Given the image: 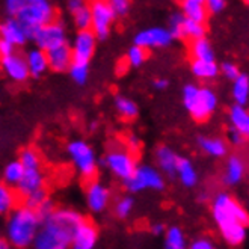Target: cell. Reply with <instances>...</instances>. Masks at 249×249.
Masks as SVG:
<instances>
[{"label": "cell", "instance_id": "52", "mask_svg": "<svg viewBox=\"0 0 249 249\" xmlns=\"http://www.w3.org/2000/svg\"><path fill=\"white\" fill-rule=\"evenodd\" d=\"M153 86L156 88L157 91H163L165 88H168V80L166 79H156L153 82Z\"/></svg>", "mask_w": 249, "mask_h": 249}, {"label": "cell", "instance_id": "14", "mask_svg": "<svg viewBox=\"0 0 249 249\" xmlns=\"http://www.w3.org/2000/svg\"><path fill=\"white\" fill-rule=\"evenodd\" d=\"M0 35L2 39H6L16 47H23L24 44L29 41V35L23 24L18 21L17 17H8L2 26H0Z\"/></svg>", "mask_w": 249, "mask_h": 249}, {"label": "cell", "instance_id": "16", "mask_svg": "<svg viewBox=\"0 0 249 249\" xmlns=\"http://www.w3.org/2000/svg\"><path fill=\"white\" fill-rule=\"evenodd\" d=\"M49 56V65L50 70L54 72H64L68 71L72 61H74V56H72V47L68 46V42L62 44L59 47H54L47 52Z\"/></svg>", "mask_w": 249, "mask_h": 249}, {"label": "cell", "instance_id": "36", "mask_svg": "<svg viewBox=\"0 0 249 249\" xmlns=\"http://www.w3.org/2000/svg\"><path fill=\"white\" fill-rule=\"evenodd\" d=\"M204 35H206V26H204V23H198V21L186 18V23H184V39L194 41V39L204 38Z\"/></svg>", "mask_w": 249, "mask_h": 249}, {"label": "cell", "instance_id": "38", "mask_svg": "<svg viewBox=\"0 0 249 249\" xmlns=\"http://www.w3.org/2000/svg\"><path fill=\"white\" fill-rule=\"evenodd\" d=\"M20 160L26 169H39L41 168L39 154L34 148H24L20 153Z\"/></svg>", "mask_w": 249, "mask_h": 249}, {"label": "cell", "instance_id": "37", "mask_svg": "<svg viewBox=\"0 0 249 249\" xmlns=\"http://www.w3.org/2000/svg\"><path fill=\"white\" fill-rule=\"evenodd\" d=\"M184 23H186V17H184L183 12L181 14L175 12V14H172V16H171L168 29L171 31V34L174 35V38L184 39Z\"/></svg>", "mask_w": 249, "mask_h": 249}, {"label": "cell", "instance_id": "32", "mask_svg": "<svg viewBox=\"0 0 249 249\" xmlns=\"http://www.w3.org/2000/svg\"><path fill=\"white\" fill-rule=\"evenodd\" d=\"M165 249H187L184 234L178 227H171L166 231Z\"/></svg>", "mask_w": 249, "mask_h": 249}, {"label": "cell", "instance_id": "3", "mask_svg": "<svg viewBox=\"0 0 249 249\" xmlns=\"http://www.w3.org/2000/svg\"><path fill=\"white\" fill-rule=\"evenodd\" d=\"M183 103L184 107L198 123H204L210 118L217 106V97L209 86L186 85L183 88Z\"/></svg>", "mask_w": 249, "mask_h": 249}, {"label": "cell", "instance_id": "31", "mask_svg": "<svg viewBox=\"0 0 249 249\" xmlns=\"http://www.w3.org/2000/svg\"><path fill=\"white\" fill-rule=\"evenodd\" d=\"M113 105H115L116 112L125 120H135L138 116V105L133 100L125 98L123 95H116L113 100Z\"/></svg>", "mask_w": 249, "mask_h": 249}, {"label": "cell", "instance_id": "50", "mask_svg": "<svg viewBox=\"0 0 249 249\" xmlns=\"http://www.w3.org/2000/svg\"><path fill=\"white\" fill-rule=\"evenodd\" d=\"M127 148H128L131 153L139 151V148H141V139H139L138 136H135V135H130V136L127 138Z\"/></svg>", "mask_w": 249, "mask_h": 249}, {"label": "cell", "instance_id": "27", "mask_svg": "<svg viewBox=\"0 0 249 249\" xmlns=\"http://www.w3.org/2000/svg\"><path fill=\"white\" fill-rule=\"evenodd\" d=\"M177 174H178L180 181H181L186 187H194V186L198 183V174H196V171H195L192 162H190L189 159L180 157Z\"/></svg>", "mask_w": 249, "mask_h": 249}, {"label": "cell", "instance_id": "25", "mask_svg": "<svg viewBox=\"0 0 249 249\" xmlns=\"http://www.w3.org/2000/svg\"><path fill=\"white\" fill-rule=\"evenodd\" d=\"M245 175V163L242 162V159L237 156H231L227 162V168L224 172V183L234 186L239 181H242Z\"/></svg>", "mask_w": 249, "mask_h": 249}, {"label": "cell", "instance_id": "17", "mask_svg": "<svg viewBox=\"0 0 249 249\" xmlns=\"http://www.w3.org/2000/svg\"><path fill=\"white\" fill-rule=\"evenodd\" d=\"M97 239H98L97 227L91 221L85 219L74 234L71 248L72 249H94Z\"/></svg>", "mask_w": 249, "mask_h": 249}, {"label": "cell", "instance_id": "45", "mask_svg": "<svg viewBox=\"0 0 249 249\" xmlns=\"http://www.w3.org/2000/svg\"><path fill=\"white\" fill-rule=\"evenodd\" d=\"M221 72L228 80H236L240 76L239 67L236 64H232V62H224L221 65Z\"/></svg>", "mask_w": 249, "mask_h": 249}, {"label": "cell", "instance_id": "5", "mask_svg": "<svg viewBox=\"0 0 249 249\" xmlns=\"http://www.w3.org/2000/svg\"><path fill=\"white\" fill-rule=\"evenodd\" d=\"M212 213L217 225L237 221L243 225H249V213L234 201L228 194H217L212 202Z\"/></svg>", "mask_w": 249, "mask_h": 249}, {"label": "cell", "instance_id": "46", "mask_svg": "<svg viewBox=\"0 0 249 249\" xmlns=\"http://www.w3.org/2000/svg\"><path fill=\"white\" fill-rule=\"evenodd\" d=\"M210 14H219L222 12L227 6V0H204Z\"/></svg>", "mask_w": 249, "mask_h": 249}, {"label": "cell", "instance_id": "56", "mask_svg": "<svg viewBox=\"0 0 249 249\" xmlns=\"http://www.w3.org/2000/svg\"><path fill=\"white\" fill-rule=\"evenodd\" d=\"M201 2H204V0H201Z\"/></svg>", "mask_w": 249, "mask_h": 249}, {"label": "cell", "instance_id": "48", "mask_svg": "<svg viewBox=\"0 0 249 249\" xmlns=\"http://www.w3.org/2000/svg\"><path fill=\"white\" fill-rule=\"evenodd\" d=\"M228 139H230V142H231L232 145H236V146H237V145H242V143L245 142L246 138L240 133V131H237L236 128H232V127H231V128H230V133H228Z\"/></svg>", "mask_w": 249, "mask_h": 249}, {"label": "cell", "instance_id": "4", "mask_svg": "<svg viewBox=\"0 0 249 249\" xmlns=\"http://www.w3.org/2000/svg\"><path fill=\"white\" fill-rule=\"evenodd\" d=\"M54 17H56L54 8L52 6L49 0H27L26 6L17 16L18 21L26 29L29 39H34L38 29L56 20Z\"/></svg>", "mask_w": 249, "mask_h": 249}, {"label": "cell", "instance_id": "35", "mask_svg": "<svg viewBox=\"0 0 249 249\" xmlns=\"http://www.w3.org/2000/svg\"><path fill=\"white\" fill-rule=\"evenodd\" d=\"M68 71H70L71 79L74 80L77 85H85L88 77H89V64L72 61V64H71Z\"/></svg>", "mask_w": 249, "mask_h": 249}, {"label": "cell", "instance_id": "49", "mask_svg": "<svg viewBox=\"0 0 249 249\" xmlns=\"http://www.w3.org/2000/svg\"><path fill=\"white\" fill-rule=\"evenodd\" d=\"M14 50H16V46H12V44L8 42L6 39H0V54H2V57L16 53Z\"/></svg>", "mask_w": 249, "mask_h": 249}, {"label": "cell", "instance_id": "9", "mask_svg": "<svg viewBox=\"0 0 249 249\" xmlns=\"http://www.w3.org/2000/svg\"><path fill=\"white\" fill-rule=\"evenodd\" d=\"M35 46L42 50H52L67 42V29L61 20H53L38 29L34 39Z\"/></svg>", "mask_w": 249, "mask_h": 249}, {"label": "cell", "instance_id": "33", "mask_svg": "<svg viewBox=\"0 0 249 249\" xmlns=\"http://www.w3.org/2000/svg\"><path fill=\"white\" fill-rule=\"evenodd\" d=\"M17 195L18 194H14L6 184L0 186V212L3 214L17 209Z\"/></svg>", "mask_w": 249, "mask_h": 249}, {"label": "cell", "instance_id": "40", "mask_svg": "<svg viewBox=\"0 0 249 249\" xmlns=\"http://www.w3.org/2000/svg\"><path fill=\"white\" fill-rule=\"evenodd\" d=\"M146 59V49L141 47V46H135L130 47L127 52V62L131 67H141Z\"/></svg>", "mask_w": 249, "mask_h": 249}, {"label": "cell", "instance_id": "24", "mask_svg": "<svg viewBox=\"0 0 249 249\" xmlns=\"http://www.w3.org/2000/svg\"><path fill=\"white\" fill-rule=\"evenodd\" d=\"M230 121H231L232 128L240 131L245 138H249V112L245 109V106L237 105V103L234 106H231Z\"/></svg>", "mask_w": 249, "mask_h": 249}, {"label": "cell", "instance_id": "51", "mask_svg": "<svg viewBox=\"0 0 249 249\" xmlns=\"http://www.w3.org/2000/svg\"><path fill=\"white\" fill-rule=\"evenodd\" d=\"M189 249H214V246L206 239H199V240H196V242H194L192 245H190Z\"/></svg>", "mask_w": 249, "mask_h": 249}, {"label": "cell", "instance_id": "18", "mask_svg": "<svg viewBox=\"0 0 249 249\" xmlns=\"http://www.w3.org/2000/svg\"><path fill=\"white\" fill-rule=\"evenodd\" d=\"M44 187V175L41 169H26L23 178L16 186V190L20 198H26L27 195L34 194L35 190Z\"/></svg>", "mask_w": 249, "mask_h": 249}, {"label": "cell", "instance_id": "19", "mask_svg": "<svg viewBox=\"0 0 249 249\" xmlns=\"http://www.w3.org/2000/svg\"><path fill=\"white\" fill-rule=\"evenodd\" d=\"M156 160L165 174H168L171 178H174L177 175V169H178V162L180 157L175 154L169 146L166 145H160L156 150Z\"/></svg>", "mask_w": 249, "mask_h": 249}, {"label": "cell", "instance_id": "21", "mask_svg": "<svg viewBox=\"0 0 249 249\" xmlns=\"http://www.w3.org/2000/svg\"><path fill=\"white\" fill-rule=\"evenodd\" d=\"M217 227L221 230L222 237L225 239V242L228 245L239 246L240 243H243V240L246 237V225H243L237 221H231V222H225Z\"/></svg>", "mask_w": 249, "mask_h": 249}, {"label": "cell", "instance_id": "34", "mask_svg": "<svg viewBox=\"0 0 249 249\" xmlns=\"http://www.w3.org/2000/svg\"><path fill=\"white\" fill-rule=\"evenodd\" d=\"M72 20H74V26L77 27V31H88V29H92V12H91L89 5L83 6L82 9L72 14Z\"/></svg>", "mask_w": 249, "mask_h": 249}, {"label": "cell", "instance_id": "8", "mask_svg": "<svg viewBox=\"0 0 249 249\" xmlns=\"http://www.w3.org/2000/svg\"><path fill=\"white\" fill-rule=\"evenodd\" d=\"M103 163L115 177L121 178L123 181L127 180L128 177H131L138 168L135 153H131L128 148L127 150L116 148V150L109 151L103 160Z\"/></svg>", "mask_w": 249, "mask_h": 249}, {"label": "cell", "instance_id": "7", "mask_svg": "<svg viewBox=\"0 0 249 249\" xmlns=\"http://www.w3.org/2000/svg\"><path fill=\"white\" fill-rule=\"evenodd\" d=\"M124 187L128 192H141L145 189H154V190H162L165 187L163 177L160 172L151 166H138L131 177L123 181Z\"/></svg>", "mask_w": 249, "mask_h": 249}, {"label": "cell", "instance_id": "44", "mask_svg": "<svg viewBox=\"0 0 249 249\" xmlns=\"http://www.w3.org/2000/svg\"><path fill=\"white\" fill-rule=\"evenodd\" d=\"M56 210V207H54V204H53V201L52 199H46L44 201L41 206L36 209V213H38V216H39V219H41V224L46 221V219L50 216V214H53V212Z\"/></svg>", "mask_w": 249, "mask_h": 249}, {"label": "cell", "instance_id": "47", "mask_svg": "<svg viewBox=\"0 0 249 249\" xmlns=\"http://www.w3.org/2000/svg\"><path fill=\"white\" fill-rule=\"evenodd\" d=\"M86 5H89V2H88V0H67V9L71 12V16L76 11H79L83 6H86Z\"/></svg>", "mask_w": 249, "mask_h": 249}, {"label": "cell", "instance_id": "22", "mask_svg": "<svg viewBox=\"0 0 249 249\" xmlns=\"http://www.w3.org/2000/svg\"><path fill=\"white\" fill-rule=\"evenodd\" d=\"M181 11L184 17L198 23H206L209 17V9L201 0H181Z\"/></svg>", "mask_w": 249, "mask_h": 249}, {"label": "cell", "instance_id": "42", "mask_svg": "<svg viewBox=\"0 0 249 249\" xmlns=\"http://www.w3.org/2000/svg\"><path fill=\"white\" fill-rule=\"evenodd\" d=\"M116 17H125L130 11V0H107Z\"/></svg>", "mask_w": 249, "mask_h": 249}, {"label": "cell", "instance_id": "15", "mask_svg": "<svg viewBox=\"0 0 249 249\" xmlns=\"http://www.w3.org/2000/svg\"><path fill=\"white\" fill-rule=\"evenodd\" d=\"M109 199H110V192L105 184H101L98 181H91L88 184L86 201H88V207H89L91 212H94V213L103 212L107 207Z\"/></svg>", "mask_w": 249, "mask_h": 249}, {"label": "cell", "instance_id": "41", "mask_svg": "<svg viewBox=\"0 0 249 249\" xmlns=\"http://www.w3.org/2000/svg\"><path fill=\"white\" fill-rule=\"evenodd\" d=\"M133 199H131L130 196H123L118 199V202L115 204V207H113V212L116 214V217H120V219H125L131 210H133Z\"/></svg>", "mask_w": 249, "mask_h": 249}, {"label": "cell", "instance_id": "13", "mask_svg": "<svg viewBox=\"0 0 249 249\" xmlns=\"http://www.w3.org/2000/svg\"><path fill=\"white\" fill-rule=\"evenodd\" d=\"M2 68H3L5 76L16 83H23L29 79V76H31L26 56H21L18 53L3 56L2 57Z\"/></svg>", "mask_w": 249, "mask_h": 249}, {"label": "cell", "instance_id": "6", "mask_svg": "<svg viewBox=\"0 0 249 249\" xmlns=\"http://www.w3.org/2000/svg\"><path fill=\"white\" fill-rule=\"evenodd\" d=\"M68 156L85 180H94L97 175V157L94 150L85 141H71L67 146Z\"/></svg>", "mask_w": 249, "mask_h": 249}, {"label": "cell", "instance_id": "28", "mask_svg": "<svg viewBox=\"0 0 249 249\" xmlns=\"http://www.w3.org/2000/svg\"><path fill=\"white\" fill-rule=\"evenodd\" d=\"M190 54L194 59H204V61H214V52L212 44L206 38L194 39L190 42Z\"/></svg>", "mask_w": 249, "mask_h": 249}, {"label": "cell", "instance_id": "26", "mask_svg": "<svg viewBox=\"0 0 249 249\" xmlns=\"http://www.w3.org/2000/svg\"><path fill=\"white\" fill-rule=\"evenodd\" d=\"M199 148L213 157H224L228 151V146L224 139L221 138H207V136H199L198 138Z\"/></svg>", "mask_w": 249, "mask_h": 249}, {"label": "cell", "instance_id": "30", "mask_svg": "<svg viewBox=\"0 0 249 249\" xmlns=\"http://www.w3.org/2000/svg\"><path fill=\"white\" fill-rule=\"evenodd\" d=\"M232 98L237 105L245 106L249 100V77L246 74H242L232 80Z\"/></svg>", "mask_w": 249, "mask_h": 249}, {"label": "cell", "instance_id": "11", "mask_svg": "<svg viewBox=\"0 0 249 249\" xmlns=\"http://www.w3.org/2000/svg\"><path fill=\"white\" fill-rule=\"evenodd\" d=\"M174 41V35L166 27H148L138 32L135 36V44L143 49H162L168 47Z\"/></svg>", "mask_w": 249, "mask_h": 249}, {"label": "cell", "instance_id": "12", "mask_svg": "<svg viewBox=\"0 0 249 249\" xmlns=\"http://www.w3.org/2000/svg\"><path fill=\"white\" fill-rule=\"evenodd\" d=\"M97 35L94 34L92 29L88 31H79L77 35L72 41V56H74L76 62H85L89 64L92 59L94 52H95V44H97Z\"/></svg>", "mask_w": 249, "mask_h": 249}, {"label": "cell", "instance_id": "23", "mask_svg": "<svg viewBox=\"0 0 249 249\" xmlns=\"http://www.w3.org/2000/svg\"><path fill=\"white\" fill-rule=\"evenodd\" d=\"M190 70H192V74L196 79H199V80H212L219 74L221 67L216 64V61L192 59V62H190Z\"/></svg>", "mask_w": 249, "mask_h": 249}, {"label": "cell", "instance_id": "29", "mask_svg": "<svg viewBox=\"0 0 249 249\" xmlns=\"http://www.w3.org/2000/svg\"><path fill=\"white\" fill-rule=\"evenodd\" d=\"M26 172L24 165L21 163V160H12L9 162L5 169H3V181L8 186H17L20 183V180L23 178V175Z\"/></svg>", "mask_w": 249, "mask_h": 249}, {"label": "cell", "instance_id": "2", "mask_svg": "<svg viewBox=\"0 0 249 249\" xmlns=\"http://www.w3.org/2000/svg\"><path fill=\"white\" fill-rule=\"evenodd\" d=\"M41 227V219L36 210L26 206L14 209L5 227V239L16 249H27L34 245Z\"/></svg>", "mask_w": 249, "mask_h": 249}, {"label": "cell", "instance_id": "10", "mask_svg": "<svg viewBox=\"0 0 249 249\" xmlns=\"http://www.w3.org/2000/svg\"><path fill=\"white\" fill-rule=\"evenodd\" d=\"M89 8L92 12V31L98 39H106L109 36L112 23L116 14L107 3V0H89Z\"/></svg>", "mask_w": 249, "mask_h": 249}, {"label": "cell", "instance_id": "20", "mask_svg": "<svg viewBox=\"0 0 249 249\" xmlns=\"http://www.w3.org/2000/svg\"><path fill=\"white\" fill-rule=\"evenodd\" d=\"M26 59H27L29 71H31L32 77H41L44 72L50 68L47 52L39 49V47L29 50L27 54H26Z\"/></svg>", "mask_w": 249, "mask_h": 249}, {"label": "cell", "instance_id": "55", "mask_svg": "<svg viewBox=\"0 0 249 249\" xmlns=\"http://www.w3.org/2000/svg\"><path fill=\"white\" fill-rule=\"evenodd\" d=\"M245 2H246V3H248V5H249V0H245Z\"/></svg>", "mask_w": 249, "mask_h": 249}, {"label": "cell", "instance_id": "43", "mask_svg": "<svg viewBox=\"0 0 249 249\" xmlns=\"http://www.w3.org/2000/svg\"><path fill=\"white\" fill-rule=\"evenodd\" d=\"M27 0H5V9L9 17H17L20 11L26 6Z\"/></svg>", "mask_w": 249, "mask_h": 249}, {"label": "cell", "instance_id": "54", "mask_svg": "<svg viewBox=\"0 0 249 249\" xmlns=\"http://www.w3.org/2000/svg\"><path fill=\"white\" fill-rule=\"evenodd\" d=\"M0 249H16V248H14L6 239H2L0 240Z\"/></svg>", "mask_w": 249, "mask_h": 249}, {"label": "cell", "instance_id": "39", "mask_svg": "<svg viewBox=\"0 0 249 249\" xmlns=\"http://www.w3.org/2000/svg\"><path fill=\"white\" fill-rule=\"evenodd\" d=\"M49 198V195H47V190H46V187H42V189H38V190H35L34 194H31V195H27L24 199H23V204L26 207H29V209H34V210H36L41 204L46 201Z\"/></svg>", "mask_w": 249, "mask_h": 249}, {"label": "cell", "instance_id": "1", "mask_svg": "<svg viewBox=\"0 0 249 249\" xmlns=\"http://www.w3.org/2000/svg\"><path fill=\"white\" fill-rule=\"evenodd\" d=\"M85 217L71 209H56L39 227L34 249H68Z\"/></svg>", "mask_w": 249, "mask_h": 249}, {"label": "cell", "instance_id": "53", "mask_svg": "<svg viewBox=\"0 0 249 249\" xmlns=\"http://www.w3.org/2000/svg\"><path fill=\"white\" fill-rule=\"evenodd\" d=\"M151 232L156 234V236H160V234H163L165 232V225L163 224H156L151 227Z\"/></svg>", "mask_w": 249, "mask_h": 249}]
</instances>
